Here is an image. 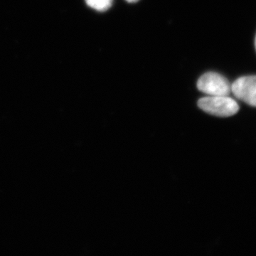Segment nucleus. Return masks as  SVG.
<instances>
[{
	"label": "nucleus",
	"instance_id": "f257e3e1",
	"mask_svg": "<svg viewBox=\"0 0 256 256\" xmlns=\"http://www.w3.org/2000/svg\"><path fill=\"white\" fill-rule=\"evenodd\" d=\"M198 106L206 114L222 118L230 117L239 110L236 101L228 96H208L202 98L198 101Z\"/></svg>",
	"mask_w": 256,
	"mask_h": 256
},
{
	"label": "nucleus",
	"instance_id": "20e7f679",
	"mask_svg": "<svg viewBox=\"0 0 256 256\" xmlns=\"http://www.w3.org/2000/svg\"><path fill=\"white\" fill-rule=\"evenodd\" d=\"M86 2L89 6L99 12L110 9L112 4V0H86Z\"/></svg>",
	"mask_w": 256,
	"mask_h": 256
},
{
	"label": "nucleus",
	"instance_id": "39448f33",
	"mask_svg": "<svg viewBox=\"0 0 256 256\" xmlns=\"http://www.w3.org/2000/svg\"><path fill=\"white\" fill-rule=\"evenodd\" d=\"M126 1H127L128 2L134 3V2H137L139 1V0H126Z\"/></svg>",
	"mask_w": 256,
	"mask_h": 256
},
{
	"label": "nucleus",
	"instance_id": "7ed1b4c3",
	"mask_svg": "<svg viewBox=\"0 0 256 256\" xmlns=\"http://www.w3.org/2000/svg\"><path fill=\"white\" fill-rule=\"evenodd\" d=\"M234 95L248 105L256 107V76L240 77L232 84Z\"/></svg>",
	"mask_w": 256,
	"mask_h": 256
},
{
	"label": "nucleus",
	"instance_id": "f03ea898",
	"mask_svg": "<svg viewBox=\"0 0 256 256\" xmlns=\"http://www.w3.org/2000/svg\"><path fill=\"white\" fill-rule=\"evenodd\" d=\"M198 90L208 96H228L232 86L225 77L220 74L208 72L202 75L197 82Z\"/></svg>",
	"mask_w": 256,
	"mask_h": 256
},
{
	"label": "nucleus",
	"instance_id": "423d86ee",
	"mask_svg": "<svg viewBox=\"0 0 256 256\" xmlns=\"http://www.w3.org/2000/svg\"><path fill=\"white\" fill-rule=\"evenodd\" d=\"M255 47H256V36L255 38Z\"/></svg>",
	"mask_w": 256,
	"mask_h": 256
}]
</instances>
